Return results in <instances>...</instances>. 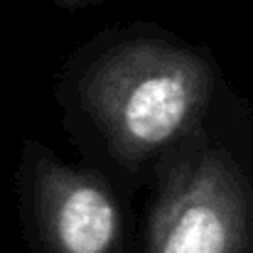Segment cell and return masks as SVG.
I'll return each mask as SVG.
<instances>
[{"label":"cell","mask_w":253,"mask_h":253,"mask_svg":"<svg viewBox=\"0 0 253 253\" xmlns=\"http://www.w3.org/2000/svg\"><path fill=\"white\" fill-rule=\"evenodd\" d=\"M192 77L177 67H158L126 86L118 103V126L135 145L153 148L169 140L189 116Z\"/></svg>","instance_id":"1"},{"label":"cell","mask_w":253,"mask_h":253,"mask_svg":"<svg viewBox=\"0 0 253 253\" xmlns=\"http://www.w3.org/2000/svg\"><path fill=\"white\" fill-rule=\"evenodd\" d=\"M52 229L62 251L106 253L116 239L118 214L106 192L93 184H74L59 197Z\"/></svg>","instance_id":"2"},{"label":"cell","mask_w":253,"mask_h":253,"mask_svg":"<svg viewBox=\"0 0 253 253\" xmlns=\"http://www.w3.org/2000/svg\"><path fill=\"white\" fill-rule=\"evenodd\" d=\"M229 224L209 202H189L165 229L160 253H226Z\"/></svg>","instance_id":"3"}]
</instances>
